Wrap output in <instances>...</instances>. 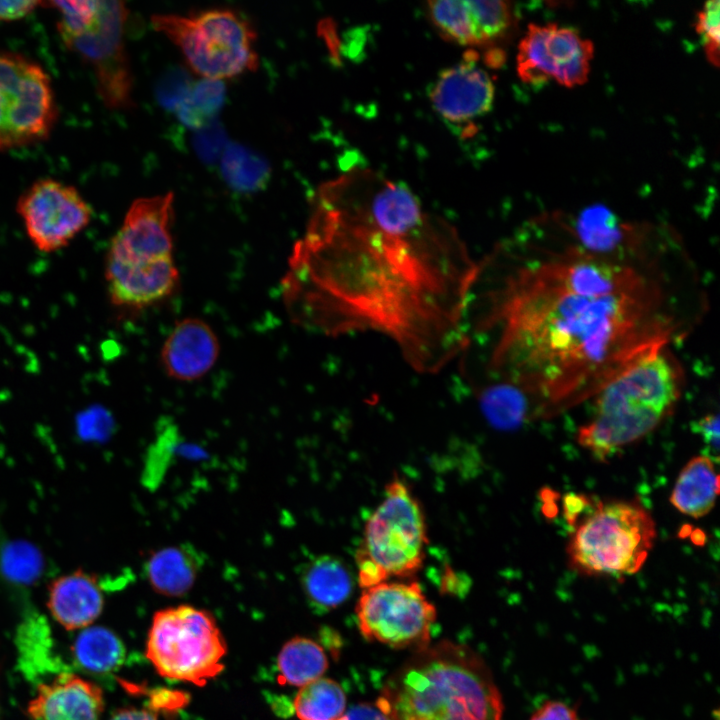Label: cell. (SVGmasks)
<instances>
[{"label":"cell","mask_w":720,"mask_h":720,"mask_svg":"<svg viewBox=\"0 0 720 720\" xmlns=\"http://www.w3.org/2000/svg\"><path fill=\"white\" fill-rule=\"evenodd\" d=\"M708 309L677 231L593 204L531 220L477 260L456 361L478 401L552 415L685 340Z\"/></svg>","instance_id":"obj_1"},{"label":"cell","mask_w":720,"mask_h":720,"mask_svg":"<svg viewBox=\"0 0 720 720\" xmlns=\"http://www.w3.org/2000/svg\"><path fill=\"white\" fill-rule=\"evenodd\" d=\"M477 260L457 229L403 183L352 168L316 192L281 281L298 326L376 333L421 374L456 362Z\"/></svg>","instance_id":"obj_2"},{"label":"cell","mask_w":720,"mask_h":720,"mask_svg":"<svg viewBox=\"0 0 720 720\" xmlns=\"http://www.w3.org/2000/svg\"><path fill=\"white\" fill-rule=\"evenodd\" d=\"M376 706L387 720H502L503 715L485 662L450 641L416 650L388 679Z\"/></svg>","instance_id":"obj_3"},{"label":"cell","mask_w":720,"mask_h":720,"mask_svg":"<svg viewBox=\"0 0 720 720\" xmlns=\"http://www.w3.org/2000/svg\"><path fill=\"white\" fill-rule=\"evenodd\" d=\"M685 376L671 347L641 358L593 397V413L579 428L578 443L597 460L606 461L642 439L673 413Z\"/></svg>","instance_id":"obj_4"},{"label":"cell","mask_w":720,"mask_h":720,"mask_svg":"<svg viewBox=\"0 0 720 720\" xmlns=\"http://www.w3.org/2000/svg\"><path fill=\"white\" fill-rule=\"evenodd\" d=\"M65 47L93 71L103 103L111 109L133 105V75L125 47L128 9L122 1H51Z\"/></svg>","instance_id":"obj_5"},{"label":"cell","mask_w":720,"mask_h":720,"mask_svg":"<svg viewBox=\"0 0 720 720\" xmlns=\"http://www.w3.org/2000/svg\"><path fill=\"white\" fill-rule=\"evenodd\" d=\"M427 543L422 506L407 483L395 476L367 518L355 553L359 585L365 589L391 578L412 577L423 565Z\"/></svg>","instance_id":"obj_6"},{"label":"cell","mask_w":720,"mask_h":720,"mask_svg":"<svg viewBox=\"0 0 720 720\" xmlns=\"http://www.w3.org/2000/svg\"><path fill=\"white\" fill-rule=\"evenodd\" d=\"M655 537V522L641 504L600 502L577 523L567 547L569 564L589 576H629L643 566Z\"/></svg>","instance_id":"obj_7"},{"label":"cell","mask_w":720,"mask_h":720,"mask_svg":"<svg viewBox=\"0 0 720 720\" xmlns=\"http://www.w3.org/2000/svg\"><path fill=\"white\" fill-rule=\"evenodd\" d=\"M151 21L203 78L222 80L254 71L258 66L255 30L233 10L214 8L189 15L160 13L152 15Z\"/></svg>","instance_id":"obj_8"},{"label":"cell","mask_w":720,"mask_h":720,"mask_svg":"<svg viewBox=\"0 0 720 720\" xmlns=\"http://www.w3.org/2000/svg\"><path fill=\"white\" fill-rule=\"evenodd\" d=\"M226 652L209 611L183 604L153 615L146 656L162 677L203 686L221 673Z\"/></svg>","instance_id":"obj_9"},{"label":"cell","mask_w":720,"mask_h":720,"mask_svg":"<svg viewBox=\"0 0 720 720\" xmlns=\"http://www.w3.org/2000/svg\"><path fill=\"white\" fill-rule=\"evenodd\" d=\"M58 113L45 69L23 54L0 51V151L46 140Z\"/></svg>","instance_id":"obj_10"},{"label":"cell","mask_w":720,"mask_h":720,"mask_svg":"<svg viewBox=\"0 0 720 720\" xmlns=\"http://www.w3.org/2000/svg\"><path fill=\"white\" fill-rule=\"evenodd\" d=\"M355 612L368 640L416 650L430 645L436 609L416 581H385L365 588Z\"/></svg>","instance_id":"obj_11"},{"label":"cell","mask_w":720,"mask_h":720,"mask_svg":"<svg viewBox=\"0 0 720 720\" xmlns=\"http://www.w3.org/2000/svg\"><path fill=\"white\" fill-rule=\"evenodd\" d=\"M16 212L34 247L43 253L65 248L91 222L93 208L73 185L39 178L18 197Z\"/></svg>","instance_id":"obj_12"},{"label":"cell","mask_w":720,"mask_h":720,"mask_svg":"<svg viewBox=\"0 0 720 720\" xmlns=\"http://www.w3.org/2000/svg\"><path fill=\"white\" fill-rule=\"evenodd\" d=\"M593 54V43L575 29L531 23L519 43L517 73L527 84L553 79L571 88L588 80Z\"/></svg>","instance_id":"obj_13"},{"label":"cell","mask_w":720,"mask_h":720,"mask_svg":"<svg viewBox=\"0 0 720 720\" xmlns=\"http://www.w3.org/2000/svg\"><path fill=\"white\" fill-rule=\"evenodd\" d=\"M173 193L138 198L112 237L105 261L150 262L172 257Z\"/></svg>","instance_id":"obj_14"},{"label":"cell","mask_w":720,"mask_h":720,"mask_svg":"<svg viewBox=\"0 0 720 720\" xmlns=\"http://www.w3.org/2000/svg\"><path fill=\"white\" fill-rule=\"evenodd\" d=\"M473 50L443 70L432 84L429 97L440 117L452 126L473 134V121L491 108L495 87L489 74L477 64Z\"/></svg>","instance_id":"obj_15"},{"label":"cell","mask_w":720,"mask_h":720,"mask_svg":"<svg viewBox=\"0 0 720 720\" xmlns=\"http://www.w3.org/2000/svg\"><path fill=\"white\" fill-rule=\"evenodd\" d=\"M105 279L113 305L141 309L169 296L179 272L173 257L141 263L105 261Z\"/></svg>","instance_id":"obj_16"},{"label":"cell","mask_w":720,"mask_h":720,"mask_svg":"<svg viewBox=\"0 0 720 720\" xmlns=\"http://www.w3.org/2000/svg\"><path fill=\"white\" fill-rule=\"evenodd\" d=\"M220 352L212 328L199 318H184L166 338L161 349V364L166 374L179 381H194L206 375Z\"/></svg>","instance_id":"obj_17"},{"label":"cell","mask_w":720,"mask_h":720,"mask_svg":"<svg viewBox=\"0 0 720 720\" xmlns=\"http://www.w3.org/2000/svg\"><path fill=\"white\" fill-rule=\"evenodd\" d=\"M103 709L99 686L78 675L64 673L38 687L27 713L32 720H100Z\"/></svg>","instance_id":"obj_18"},{"label":"cell","mask_w":720,"mask_h":720,"mask_svg":"<svg viewBox=\"0 0 720 720\" xmlns=\"http://www.w3.org/2000/svg\"><path fill=\"white\" fill-rule=\"evenodd\" d=\"M47 607L66 630L90 626L104 608L98 578L82 569L55 578L48 587Z\"/></svg>","instance_id":"obj_19"},{"label":"cell","mask_w":720,"mask_h":720,"mask_svg":"<svg viewBox=\"0 0 720 720\" xmlns=\"http://www.w3.org/2000/svg\"><path fill=\"white\" fill-rule=\"evenodd\" d=\"M204 562L202 552L195 546L181 543L151 552L144 561L143 571L155 592L180 597L191 590Z\"/></svg>","instance_id":"obj_20"},{"label":"cell","mask_w":720,"mask_h":720,"mask_svg":"<svg viewBox=\"0 0 720 720\" xmlns=\"http://www.w3.org/2000/svg\"><path fill=\"white\" fill-rule=\"evenodd\" d=\"M299 579L306 600L317 611L338 607L353 589L349 567L333 555L312 557L300 567Z\"/></svg>","instance_id":"obj_21"},{"label":"cell","mask_w":720,"mask_h":720,"mask_svg":"<svg viewBox=\"0 0 720 720\" xmlns=\"http://www.w3.org/2000/svg\"><path fill=\"white\" fill-rule=\"evenodd\" d=\"M719 476L715 463L706 455L691 458L674 484L670 501L682 514L693 518L707 515L715 505Z\"/></svg>","instance_id":"obj_22"},{"label":"cell","mask_w":720,"mask_h":720,"mask_svg":"<svg viewBox=\"0 0 720 720\" xmlns=\"http://www.w3.org/2000/svg\"><path fill=\"white\" fill-rule=\"evenodd\" d=\"M72 650L79 666L95 674L114 671L123 663L126 655L122 640L102 626L86 627L77 636Z\"/></svg>","instance_id":"obj_23"},{"label":"cell","mask_w":720,"mask_h":720,"mask_svg":"<svg viewBox=\"0 0 720 720\" xmlns=\"http://www.w3.org/2000/svg\"><path fill=\"white\" fill-rule=\"evenodd\" d=\"M277 667L281 682L302 687L323 676L328 660L318 643L305 637H295L281 648Z\"/></svg>","instance_id":"obj_24"},{"label":"cell","mask_w":720,"mask_h":720,"mask_svg":"<svg viewBox=\"0 0 720 720\" xmlns=\"http://www.w3.org/2000/svg\"><path fill=\"white\" fill-rule=\"evenodd\" d=\"M220 167L226 183L241 193L263 189L271 175V168L261 155L238 143L226 145Z\"/></svg>","instance_id":"obj_25"},{"label":"cell","mask_w":720,"mask_h":720,"mask_svg":"<svg viewBox=\"0 0 720 720\" xmlns=\"http://www.w3.org/2000/svg\"><path fill=\"white\" fill-rule=\"evenodd\" d=\"M294 708L299 720H338L345 712L346 695L337 682L321 677L301 687Z\"/></svg>","instance_id":"obj_26"},{"label":"cell","mask_w":720,"mask_h":720,"mask_svg":"<svg viewBox=\"0 0 720 720\" xmlns=\"http://www.w3.org/2000/svg\"><path fill=\"white\" fill-rule=\"evenodd\" d=\"M428 14L438 31L457 44L479 46L475 18L470 1H429Z\"/></svg>","instance_id":"obj_27"},{"label":"cell","mask_w":720,"mask_h":720,"mask_svg":"<svg viewBox=\"0 0 720 720\" xmlns=\"http://www.w3.org/2000/svg\"><path fill=\"white\" fill-rule=\"evenodd\" d=\"M225 99L221 80L206 79L193 84L177 107L179 120L187 127L200 129L212 122Z\"/></svg>","instance_id":"obj_28"},{"label":"cell","mask_w":720,"mask_h":720,"mask_svg":"<svg viewBox=\"0 0 720 720\" xmlns=\"http://www.w3.org/2000/svg\"><path fill=\"white\" fill-rule=\"evenodd\" d=\"M2 562L4 574L18 583H30L40 572L39 556L26 545L5 549Z\"/></svg>","instance_id":"obj_29"},{"label":"cell","mask_w":720,"mask_h":720,"mask_svg":"<svg viewBox=\"0 0 720 720\" xmlns=\"http://www.w3.org/2000/svg\"><path fill=\"white\" fill-rule=\"evenodd\" d=\"M719 1H708L697 14L696 32L700 35L710 64L719 65Z\"/></svg>","instance_id":"obj_30"},{"label":"cell","mask_w":720,"mask_h":720,"mask_svg":"<svg viewBox=\"0 0 720 720\" xmlns=\"http://www.w3.org/2000/svg\"><path fill=\"white\" fill-rule=\"evenodd\" d=\"M193 84L187 73L175 68L165 73L156 87V94L162 106L177 109Z\"/></svg>","instance_id":"obj_31"},{"label":"cell","mask_w":720,"mask_h":720,"mask_svg":"<svg viewBox=\"0 0 720 720\" xmlns=\"http://www.w3.org/2000/svg\"><path fill=\"white\" fill-rule=\"evenodd\" d=\"M226 145L225 131L214 121L200 128L194 138L196 152L207 163H214L219 159Z\"/></svg>","instance_id":"obj_32"},{"label":"cell","mask_w":720,"mask_h":720,"mask_svg":"<svg viewBox=\"0 0 720 720\" xmlns=\"http://www.w3.org/2000/svg\"><path fill=\"white\" fill-rule=\"evenodd\" d=\"M692 430L699 435L707 448V457L718 462L719 458V416L707 414L692 424Z\"/></svg>","instance_id":"obj_33"},{"label":"cell","mask_w":720,"mask_h":720,"mask_svg":"<svg viewBox=\"0 0 720 720\" xmlns=\"http://www.w3.org/2000/svg\"><path fill=\"white\" fill-rule=\"evenodd\" d=\"M530 720H580L577 711L562 701L551 700L542 704Z\"/></svg>","instance_id":"obj_34"},{"label":"cell","mask_w":720,"mask_h":720,"mask_svg":"<svg viewBox=\"0 0 720 720\" xmlns=\"http://www.w3.org/2000/svg\"><path fill=\"white\" fill-rule=\"evenodd\" d=\"M41 4L39 1H0V23L25 18Z\"/></svg>","instance_id":"obj_35"},{"label":"cell","mask_w":720,"mask_h":720,"mask_svg":"<svg viewBox=\"0 0 720 720\" xmlns=\"http://www.w3.org/2000/svg\"><path fill=\"white\" fill-rule=\"evenodd\" d=\"M338 720H387L376 705L358 704L348 709Z\"/></svg>","instance_id":"obj_36"},{"label":"cell","mask_w":720,"mask_h":720,"mask_svg":"<svg viewBox=\"0 0 720 720\" xmlns=\"http://www.w3.org/2000/svg\"><path fill=\"white\" fill-rule=\"evenodd\" d=\"M109 720H157V717L152 711L130 707L115 711Z\"/></svg>","instance_id":"obj_37"}]
</instances>
